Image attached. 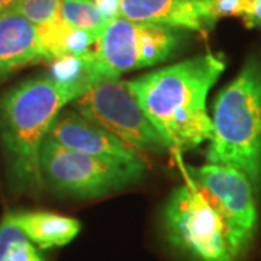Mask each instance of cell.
<instances>
[{"instance_id":"17","label":"cell","mask_w":261,"mask_h":261,"mask_svg":"<svg viewBox=\"0 0 261 261\" xmlns=\"http://www.w3.org/2000/svg\"><path fill=\"white\" fill-rule=\"evenodd\" d=\"M60 2L61 0H18L13 10L38 27L58 15Z\"/></svg>"},{"instance_id":"2","label":"cell","mask_w":261,"mask_h":261,"mask_svg":"<svg viewBox=\"0 0 261 261\" xmlns=\"http://www.w3.org/2000/svg\"><path fill=\"white\" fill-rule=\"evenodd\" d=\"M73 99L45 73L27 79L0 97V144L12 192L39 195L45 187L39 151L56 116Z\"/></svg>"},{"instance_id":"8","label":"cell","mask_w":261,"mask_h":261,"mask_svg":"<svg viewBox=\"0 0 261 261\" xmlns=\"http://www.w3.org/2000/svg\"><path fill=\"white\" fill-rule=\"evenodd\" d=\"M190 183L197 187L215 209L224 216L247 250L257 231V190L238 168L207 163L190 167Z\"/></svg>"},{"instance_id":"16","label":"cell","mask_w":261,"mask_h":261,"mask_svg":"<svg viewBox=\"0 0 261 261\" xmlns=\"http://www.w3.org/2000/svg\"><path fill=\"white\" fill-rule=\"evenodd\" d=\"M58 16L75 28L92 31L97 35H102L109 23L96 8L93 0H61Z\"/></svg>"},{"instance_id":"19","label":"cell","mask_w":261,"mask_h":261,"mask_svg":"<svg viewBox=\"0 0 261 261\" xmlns=\"http://www.w3.org/2000/svg\"><path fill=\"white\" fill-rule=\"evenodd\" d=\"M96 8L102 13L106 22L122 18L121 15V0H93Z\"/></svg>"},{"instance_id":"13","label":"cell","mask_w":261,"mask_h":261,"mask_svg":"<svg viewBox=\"0 0 261 261\" xmlns=\"http://www.w3.org/2000/svg\"><path fill=\"white\" fill-rule=\"evenodd\" d=\"M19 229L41 250L63 247L79 235L80 222L65 215L48 211H15L8 212Z\"/></svg>"},{"instance_id":"7","label":"cell","mask_w":261,"mask_h":261,"mask_svg":"<svg viewBox=\"0 0 261 261\" xmlns=\"http://www.w3.org/2000/svg\"><path fill=\"white\" fill-rule=\"evenodd\" d=\"M181 39L183 34L177 28L118 18L106 25L94 51L106 68L119 79L125 71L168 60Z\"/></svg>"},{"instance_id":"9","label":"cell","mask_w":261,"mask_h":261,"mask_svg":"<svg viewBox=\"0 0 261 261\" xmlns=\"http://www.w3.org/2000/svg\"><path fill=\"white\" fill-rule=\"evenodd\" d=\"M47 138L56 141L65 148L74 149L96 159L125 164L144 161L140 151L129 147L109 130L86 119L74 109L61 111L57 115L48 129Z\"/></svg>"},{"instance_id":"20","label":"cell","mask_w":261,"mask_h":261,"mask_svg":"<svg viewBox=\"0 0 261 261\" xmlns=\"http://www.w3.org/2000/svg\"><path fill=\"white\" fill-rule=\"evenodd\" d=\"M244 23L248 29L261 27V0H252L251 6L244 16Z\"/></svg>"},{"instance_id":"12","label":"cell","mask_w":261,"mask_h":261,"mask_svg":"<svg viewBox=\"0 0 261 261\" xmlns=\"http://www.w3.org/2000/svg\"><path fill=\"white\" fill-rule=\"evenodd\" d=\"M47 74L73 100L87 93L97 84L118 79L106 68L94 49H89L79 56H65L53 60Z\"/></svg>"},{"instance_id":"15","label":"cell","mask_w":261,"mask_h":261,"mask_svg":"<svg viewBox=\"0 0 261 261\" xmlns=\"http://www.w3.org/2000/svg\"><path fill=\"white\" fill-rule=\"evenodd\" d=\"M0 261H44L35 244L19 229L9 214L0 222Z\"/></svg>"},{"instance_id":"21","label":"cell","mask_w":261,"mask_h":261,"mask_svg":"<svg viewBox=\"0 0 261 261\" xmlns=\"http://www.w3.org/2000/svg\"><path fill=\"white\" fill-rule=\"evenodd\" d=\"M16 2L18 0H0V13H5V12L15 9Z\"/></svg>"},{"instance_id":"11","label":"cell","mask_w":261,"mask_h":261,"mask_svg":"<svg viewBox=\"0 0 261 261\" xmlns=\"http://www.w3.org/2000/svg\"><path fill=\"white\" fill-rule=\"evenodd\" d=\"M45 61L35 23L15 10L0 13V74Z\"/></svg>"},{"instance_id":"1","label":"cell","mask_w":261,"mask_h":261,"mask_svg":"<svg viewBox=\"0 0 261 261\" xmlns=\"http://www.w3.org/2000/svg\"><path fill=\"white\" fill-rule=\"evenodd\" d=\"M224 70V57L206 53L126 83L168 148L189 149L212 137L206 99Z\"/></svg>"},{"instance_id":"3","label":"cell","mask_w":261,"mask_h":261,"mask_svg":"<svg viewBox=\"0 0 261 261\" xmlns=\"http://www.w3.org/2000/svg\"><path fill=\"white\" fill-rule=\"evenodd\" d=\"M207 163L241 170L261 192V60L250 57L214 105Z\"/></svg>"},{"instance_id":"5","label":"cell","mask_w":261,"mask_h":261,"mask_svg":"<svg viewBox=\"0 0 261 261\" xmlns=\"http://www.w3.org/2000/svg\"><path fill=\"white\" fill-rule=\"evenodd\" d=\"M44 183L56 195L74 199H96L140 181L145 161L116 163L65 148L45 137L39 151Z\"/></svg>"},{"instance_id":"4","label":"cell","mask_w":261,"mask_h":261,"mask_svg":"<svg viewBox=\"0 0 261 261\" xmlns=\"http://www.w3.org/2000/svg\"><path fill=\"white\" fill-rule=\"evenodd\" d=\"M168 244L190 261H237L247 251L224 216L192 183L173 190L163 209Z\"/></svg>"},{"instance_id":"6","label":"cell","mask_w":261,"mask_h":261,"mask_svg":"<svg viewBox=\"0 0 261 261\" xmlns=\"http://www.w3.org/2000/svg\"><path fill=\"white\" fill-rule=\"evenodd\" d=\"M73 109L137 151L163 152L168 144L149 122L128 83L115 79L73 100Z\"/></svg>"},{"instance_id":"14","label":"cell","mask_w":261,"mask_h":261,"mask_svg":"<svg viewBox=\"0 0 261 261\" xmlns=\"http://www.w3.org/2000/svg\"><path fill=\"white\" fill-rule=\"evenodd\" d=\"M38 37L47 63L65 56H79L92 49L100 35L92 31L75 28L61 16H54L45 23L38 25Z\"/></svg>"},{"instance_id":"18","label":"cell","mask_w":261,"mask_h":261,"mask_svg":"<svg viewBox=\"0 0 261 261\" xmlns=\"http://www.w3.org/2000/svg\"><path fill=\"white\" fill-rule=\"evenodd\" d=\"M205 9L211 25L215 23L221 18L228 16H245L251 6L252 0H203Z\"/></svg>"},{"instance_id":"10","label":"cell","mask_w":261,"mask_h":261,"mask_svg":"<svg viewBox=\"0 0 261 261\" xmlns=\"http://www.w3.org/2000/svg\"><path fill=\"white\" fill-rule=\"evenodd\" d=\"M121 15L132 22L189 29L205 37L214 28L203 0H121Z\"/></svg>"}]
</instances>
